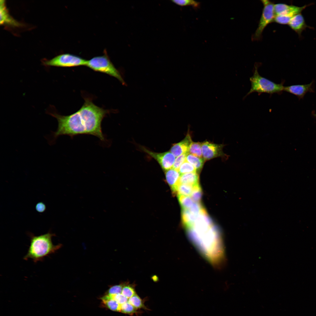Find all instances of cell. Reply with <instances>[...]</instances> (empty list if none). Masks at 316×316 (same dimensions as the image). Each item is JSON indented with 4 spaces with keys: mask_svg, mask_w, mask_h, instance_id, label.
I'll list each match as a JSON object with an SVG mask.
<instances>
[{
    "mask_svg": "<svg viewBox=\"0 0 316 316\" xmlns=\"http://www.w3.org/2000/svg\"><path fill=\"white\" fill-rule=\"evenodd\" d=\"M49 114L56 118L58 122L57 130L45 137L49 144H54L58 138L67 135L71 138L79 135H90L104 141L102 123L109 111L95 105L91 99L86 98L84 103L77 111L67 116L59 114L54 110L47 111Z\"/></svg>",
    "mask_w": 316,
    "mask_h": 316,
    "instance_id": "1",
    "label": "cell"
},
{
    "mask_svg": "<svg viewBox=\"0 0 316 316\" xmlns=\"http://www.w3.org/2000/svg\"><path fill=\"white\" fill-rule=\"evenodd\" d=\"M30 238V243L28 252L23 259H30L35 262L42 261L45 257L55 253L61 248V244H53L52 237L55 236L50 231L38 236L31 233H28Z\"/></svg>",
    "mask_w": 316,
    "mask_h": 316,
    "instance_id": "2",
    "label": "cell"
},
{
    "mask_svg": "<svg viewBox=\"0 0 316 316\" xmlns=\"http://www.w3.org/2000/svg\"><path fill=\"white\" fill-rule=\"evenodd\" d=\"M258 65L255 66L253 75L250 78L251 87L249 92L245 96H247L254 92L260 95L266 93L271 95L274 93L281 94L284 91L283 82L277 84L260 75L258 71Z\"/></svg>",
    "mask_w": 316,
    "mask_h": 316,
    "instance_id": "3",
    "label": "cell"
},
{
    "mask_svg": "<svg viewBox=\"0 0 316 316\" xmlns=\"http://www.w3.org/2000/svg\"><path fill=\"white\" fill-rule=\"evenodd\" d=\"M86 66L94 71L107 74L117 79L122 85L126 83L119 71L114 66L105 53L101 56L87 60Z\"/></svg>",
    "mask_w": 316,
    "mask_h": 316,
    "instance_id": "4",
    "label": "cell"
},
{
    "mask_svg": "<svg viewBox=\"0 0 316 316\" xmlns=\"http://www.w3.org/2000/svg\"><path fill=\"white\" fill-rule=\"evenodd\" d=\"M87 60L80 57L70 54L59 55L54 58L42 61L46 66L69 67L86 66Z\"/></svg>",
    "mask_w": 316,
    "mask_h": 316,
    "instance_id": "5",
    "label": "cell"
},
{
    "mask_svg": "<svg viewBox=\"0 0 316 316\" xmlns=\"http://www.w3.org/2000/svg\"><path fill=\"white\" fill-rule=\"evenodd\" d=\"M261 1L263 7L258 27L253 35V38L255 40L260 39L265 28L269 23L274 21L275 16L273 3L268 0H262Z\"/></svg>",
    "mask_w": 316,
    "mask_h": 316,
    "instance_id": "6",
    "label": "cell"
},
{
    "mask_svg": "<svg viewBox=\"0 0 316 316\" xmlns=\"http://www.w3.org/2000/svg\"><path fill=\"white\" fill-rule=\"evenodd\" d=\"M201 146L202 157L205 161L218 157L226 159L229 156L223 151L224 146L223 144H218L205 141L201 142Z\"/></svg>",
    "mask_w": 316,
    "mask_h": 316,
    "instance_id": "7",
    "label": "cell"
},
{
    "mask_svg": "<svg viewBox=\"0 0 316 316\" xmlns=\"http://www.w3.org/2000/svg\"><path fill=\"white\" fill-rule=\"evenodd\" d=\"M142 150L156 159L162 169L166 171L172 168L175 160V156L171 152L158 153L150 151L142 147Z\"/></svg>",
    "mask_w": 316,
    "mask_h": 316,
    "instance_id": "8",
    "label": "cell"
},
{
    "mask_svg": "<svg viewBox=\"0 0 316 316\" xmlns=\"http://www.w3.org/2000/svg\"><path fill=\"white\" fill-rule=\"evenodd\" d=\"M312 4L299 7L293 5H288L284 3H278L274 5V11L275 16L279 15H288L293 16L301 13L307 6Z\"/></svg>",
    "mask_w": 316,
    "mask_h": 316,
    "instance_id": "9",
    "label": "cell"
},
{
    "mask_svg": "<svg viewBox=\"0 0 316 316\" xmlns=\"http://www.w3.org/2000/svg\"><path fill=\"white\" fill-rule=\"evenodd\" d=\"M288 25L296 33L299 37H302V32L307 28L313 29V28L308 25L304 18L301 14H298L294 16L291 20Z\"/></svg>",
    "mask_w": 316,
    "mask_h": 316,
    "instance_id": "10",
    "label": "cell"
},
{
    "mask_svg": "<svg viewBox=\"0 0 316 316\" xmlns=\"http://www.w3.org/2000/svg\"><path fill=\"white\" fill-rule=\"evenodd\" d=\"M192 141L190 134L188 133L183 140L173 144L170 151L176 157L183 154L188 153L189 146Z\"/></svg>",
    "mask_w": 316,
    "mask_h": 316,
    "instance_id": "11",
    "label": "cell"
},
{
    "mask_svg": "<svg viewBox=\"0 0 316 316\" xmlns=\"http://www.w3.org/2000/svg\"><path fill=\"white\" fill-rule=\"evenodd\" d=\"M312 82L305 85H292L284 86V91L294 95L302 98L308 92H313Z\"/></svg>",
    "mask_w": 316,
    "mask_h": 316,
    "instance_id": "12",
    "label": "cell"
},
{
    "mask_svg": "<svg viewBox=\"0 0 316 316\" xmlns=\"http://www.w3.org/2000/svg\"><path fill=\"white\" fill-rule=\"evenodd\" d=\"M0 24L19 26L20 23L14 19L9 14L4 0H0Z\"/></svg>",
    "mask_w": 316,
    "mask_h": 316,
    "instance_id": "13",
    "label": "cell"
},
{
    "mask_svg": "<svg viewBox=\"0 0 316 316\" xmlns=\"http://www.w3.org/2000/svg\"><path fill=\"white\" fill-rule=\"evenodd\" d=\"M181 175L178 171L173 168L166 171V180L171 189L178 184Z\"/></svg>",
    "mask_w": 316,
    "mask_h": 316,
    "instance_id": "14",
    "label": "cell"
},
{
    "mask_svg": "<svg viewBox=\"0 0 316 316\" xmlns=\"http://www.w3.org/2000/svg\"><path fill=\"white\" fill-rule=\"evenodd\" d=\"M199 177L197 172L190 173L181 174L178 184L195 186L199 184Z\"/></svg>",
    "mask_w": 316,
    "mask_h": 316,
    "instance_id": "15",
    "label": "cell"
},
{
    "mask_svg": "<svg viewBox=\"0 0 316 316\" xmlns=\"http://www.w3.org/2000/svg\"><path fill=\"white\" fill-rule=\"evenodd\" d=\"M199 215L192 213L189 209H182V220L183 224L186 228L192 226Z\"/></svg>",
    "mask_w": 316,
    "mask_h": 316,
    "instance_id": "16",
    "label": "cell"
},
{
    "mask_svg": "<svg viewBox=\"0 0 316 316\" xmlns=\"http://www.w3.org/2000/svg\"><path fill=\"white\" fill-rule=\"evenodd\" d=\"M194 186L186 184H178L172 190L174 193L178 195L189 196H190L192 192Z\"/></svg>",
    "mask_w": 316,
    "mask_h": 316,
    "instance_id": "17",
    "label": "cell"
},
{
    "mask_svg": "<svg viewBox=\"0 0 316 316\" xmlns=\"http://www.w3.org/2000/svg\"><path fill=\"white\" fill-rule=\"evenodd\" d=\"M186 161L193 166L197 171H200L202 168L205 160L202 158H200L187 153Z\"/></svg>",
    "mask_w": 316,
    "mask_h": 316,
    "instance_id": "18",
    "label": "cell"
},
{
    "mask_svg": "<svg viewBox=\"0 0 316 316\" xmlns=\"http://www.w3.org/2000/svg\"><path fill=\"white\" fill-rule=\"evenodd\" d=\"M101 299L104 303L111 310L120 312L121 305L114 300L111 298L108 295L102 297Z\"/></svg>",
    "mask_w": 316,
    "mask_h": 316,
    "instance_id": "19",
    "label": "cell"
},
{
    "mask_svg": "<svg viewBox=\"0 0 316 316\" xmlns=\"http://www.w3.org/2000/svg\"><path fill=\"white\" fill-rule=\"evenodd\" d=\"M188 153L200 158H202L201 143L192 141L189 146Z\"/></svg>",
    "mask_w": 316,
    "mask_h": 316,
    "instance_id": "20",
    "label": "cell"
},
{
    "mask_svg": "<svg viewBox=\"0 0 316 316\" xmlns=\"http://www.w3.org/2000/svg\"><path fill=\"white\" fill-rule=\"evenodd\" d=\"M178 197L182 209H189L194 203L193 200L189 196L179 195Z\"/></svg>",
    "mask_w": 316,
    "mask_h": 316,
    "instance_id": "21",
    "label": "cell"
},
{
    "mask_svg": "<svg viewBox=\"0 0 316 316\" xmlns=\"http://www.w3.org/2000/svg\"><path fill=\"white\" fill-rule=\"evenodd\" d=\"M128 301L137 309L141 308L147 309L143 300L136 294L129 298Z\"/></svg>",
    "mask_w": 316,
    "mask_h": 316,
    "instance_id": "22",
    "label": "cell"
},
{
    "mask_svg": "<svg viewBox=\"0 0 316 316\" xmlns=\"http://www.w3.org/2000/svg\"><path fill=\"white\" fill-rule=\"evenodd\" d=\"M171 1L181 6H191L195 8H198L200 6V2L192 0H172Z\"/></svg>",
    "mask_w": 316,
    "mask_h": 316,
    "instance_id": "23",
    "label": "cell"
},
{
    "mask_svg": "<svg viewBox=\"0 0 316 316\" xmlns=\"http://www.w3.org/2000/svg\"><path fill=\"white\" fill-rule=\"evenodd\" d=\"M120 312L130 315L138 313L137 309L128 301L121 305Z\"/></svg>",
    "mask_w": 316,
    "mask_h": 316,
    "instance_id": "24",
    "label": "cell"
},
{
    "mask_svg": "<svg viewBox=\"0 0 316 316\" xmlns=\"http://www.w3.org/2000/svg\"><path fill=\"white\" fill-rule=\"evenodd\" d=\"M178 171L181 174L197 172V170L195 167L186 161L181 165Z\"/></svg>",
    "mask_w": 316,
    "mask_h": 316,
    "instance_id": "25",
    "label": "cell"
},
{
    "mask_svg": "<svg viewBox=\"0 0 316 316\" xmlns=\"http://www.w3.org/2000/svg\"><path fill=\"white\" fill-rule=\"evenodd\" d=\"M202 195V190L199 184L194 186L190 196L193 201L195 202H200Z\"/></svg>",
    "mask_w": 316,
    "mask_h": 316,
    "instance_id": "26",
    "label": "cell"
},
{
    "mask_svg": "<svg viewBox=\"0 0 316 316\" xmlns=\"http://www.w3.org/2000/svg\"><path fill=\"white\" fill-rule=\"evenodd\" d=\"M293 17V16L288 15L276 16L274 21L281 24H288Z\"/></svg>",
    "mask_w": 316,
    "mask_h": 316,
    "instance_id": "27",
    "label": "cell"
},
{
    "mask_svg": "<svg viewBox=\"0 0 316 316\" xmlns=\"http://www.w3.org/2000/svg\"><path fill=\"white\" fill-rule=\"evenodd\" d=\"M121 293L129 298L136 294L134 288L130 285L124 286L122 289Z\"/></svg>",
    "mask_w": 316,
    "mask_h": 316,
    "instance_id": "28",
    "label": "cell"
},
{
    "mask_svg": "<svg viewBox=\"0 0 316 316\" xmlns=\"http://www.w3.org/2000/svg\"><path fill=\"white\" fill-rule=\"evenodd\" d=\"M187 154H184L177 157L175 159L172 168L178 171L180 166L186 161Z\"/></svg>",
    "mask_w": 316,
    "mask_h": 316,
    "instance_id": "29",
    "label": "cell"
},
{
    "mask_svg": "<svg viewBox=\"0 0 316 316\" xmlns=\"http://www.w3.org/2000/svg\"><path fill=\"white\" fill-rule=\"evenodd\" d=\"M108 295L111 298L116 300L120 305H121L128 301V298L122 293L111 295Z\"/></svg>",
    "mask_w": 316,
    "mask_h": 316,
    "instance_id": "30",
    "label": "cell"
},
{
    "mask_svg": "<svg viewBox=\"0 0 316 316\" xmlns=\"http://www.w3.org/2000/svg\"><path fill=\"white\" fill-rule=\"evenodd\" d=\"M123 287V285L122 284L114 286L109 289L108 294L113 295L121 293Z\"/></svg>",
    "mask_w": 316,
    "mask_h": 316,
    "instance_id": "31",
    "label": "cell"
},
{
    "mask_svg": "<svg viewBox=\"0 0 316 316\" xmlns=\"http://www.w3.org/2000/svg\"><path fill=\"white\" fill-rule=\"evenodd\" d=\"M36 210L39 213H43L46 209V206L45 204L42 202L37 203L35 206Z\"/></svg>",
    "mask_w": 316,
    "mask_h": 316,
    "instance_id": "32",
    "label": "cell"
},
{
    "mask_svg": "<svg viewBox=\"0 0 316 316\" xmlns=\"http://www.w3.org/2000/svg\"><path fill=\"white\" fill-rule=\"evenodd\" d=\"M315 116H316V114H315Z\"/></svg>",
    "mask_w": 316,
    "mask_h": 316,
    "instance_id": "33",
    "label": "cell"
}]
</instances>
